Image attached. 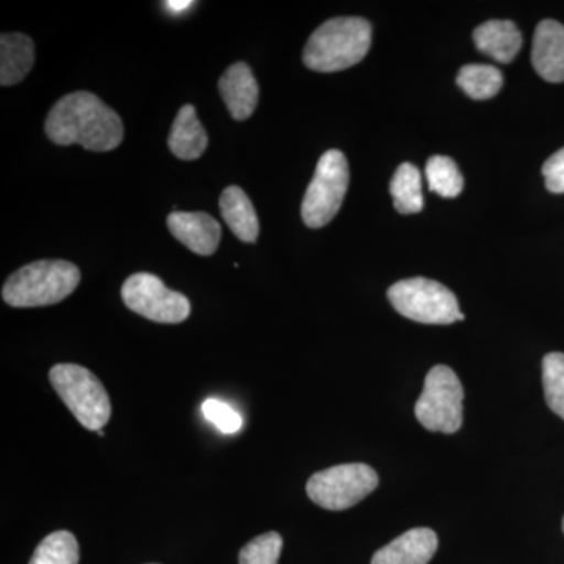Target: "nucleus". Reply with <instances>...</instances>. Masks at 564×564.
Segmentation results:
<instances>
[{
    "label": "nucleus",
    "mask_w": 564,
    "mask_h": 564,
    "mask_svg": "<svg viewBox=\"0 0 564 564\" xmlns=\"http://www.w3.org/2000/svg\"><path fill=\"white\" fill-rule=\"evenodd\" d=\"M165 6L169 7L170 11H182L192 7L193 2H191V0H187V2H176V0H172V2H165Z\"/></svg>",
    "instance_id": "nucleus-26"
},
{
    "label": "nucleus",
    "mask_w": 564,
    "mask_h": 564,
    "mask_svg": "<svg viewBox=\"0 0 564 564\" xmlns=\"http://www.w3.org/2000/svg\"><path fill=\"white\" fill-rule=\"evenodd\" d=\"M456 84L475 101L491 99L500 91L503 84V76L496 66L491 65H466L459 69Z\"/></svg>",
    "instance_id": "nucleus-19"
},
{
    "label": "nucleus",
    "mask_w": 564,
    "mask_h": 564,
    "mask_svg": "<svg viewBox=\"0 0 564 564\" xmlns=\"http://www.w3.org/2000/svg\"><path fill=\"white\" fill-rule=\"evenodd\" d=\"M280 533L269 532L254 538L239 554V564H278L282 552Z\"/></svg>",
    "instance_id": "nucleus-23"
},
{
    "label": "nucleus",
    "mask_w": 564,
    "mask_h": 564,
    "mask_svg": "<svg viewBox=\"0 0 564 564\" xmlns=\"http://www.w3.org/2000/svg\"><path fill=\"white\" fill-rule=\"evenodd\" d=\"M348 182L347 158L337 150L326 151L303 198L302 217L307 228H323L336 217L347 195Z\"/></svg>",
    "instance_id": "nucleus-7"
},
{
    "label": "nucleus",
    "mask_w": 564,
    "mask_h": 564,
    "mask_svg": "<svg viewBox=\"0 0 564 564\" xmlns=\"http://www.w3.org/2000/svg\"><path fill=\"white\" fill-rule=\"evenodd\" d=\"M35 62V46L24 33H2L0 36V84L2 87L20 84L31 73Z\"/></svg>",
    "instance_id": "nucleus-15"
},
{
    "label": "nucleus",
    "mask_w": 564,
    "mask_h": 564,
    "mask_svg": "<svg viewBox=\"0 0 564 564\" xmlns=\"http://www.w3.org/2000/svg\"><path fill=\"white\" fill-rule=\"evenodd\" d=\"M44 129L55 144H80L96 152L115 150L124 139L120 115L88 91L63 96L47 115Z\"/></svg>",
    "instance_id": "nucleus-1"
},
{
    "label": "nucleus",
    "mask_w": 564,
    "mask_h": 564,
    "mask_svg": "<svg viewBox=\"0 0 564 564\" xmlns=\"http://www.w3.org/2000/svg\"><path fill=\"white\" fill-rule=\"evenodd\" d=\"M463 384L454 370L433 367L415 403V417L429 432L454 434L463 425Z\"/></svg>",
    "instance_id": "nucleus-6"
},
{
    "label": "nucleus",
    "mask_w": 564,
    "mask_h": 564,
    "mask_svg": "<svg viewBox=\"0 0 564 564\" xmlns=\"http://www.w3.org/2000/svg\"><path fill=\"white\" fill-rule=\"evenodd\" d=\"M50 380L82 426L99 432L110 421L109 393L90 370L77 364H58L52 367Z\"/></svg>",
    "instance_id": "nucleus-4"
},
{
    "label": "nucleus",
    "mask_w": 564,
    "mask_h": 564,
    "mask_svg": "<svg viewBox=\"0 0 564 564\" xmlns=\"http://www.w3.org/2000/svg\"><path fill=\"white\" fill-rule=\"evenodd\" d=\"M203 413L207 421L214 423L225 434H234L242 429V415L236 413L229 404L220 402V400H206L203 403Z\"/></svg>",
    "instance_id": "nucleus-24"
},
{
    "label": "nucleus",
    "mask_w": 564,
    "mask_h": 564,
    "mask_svg": "<svg viewBox=\"0 0 564 564\" xmlns=\"http://www.w3.org/2000/svg\"><path fill=\"white\" fill-rule=\"evenodd\" d=\"M380 478L364 463L339 464L310 478L306 492L318 507L344 511L355 507L378 488Z\"/></svg>",
    "instance_id": "nucleus-8"
},
{
    "label": "nucleus",
    "mask_w": 564,
    "mask_h": 564,
    "mask_svg": "<svg viewBox=\"0 0 564 564\" xmlns=\"http://www.w3.org/2000/svg\"><path fill=\"white\" fill-rule=\"evenodd\" d=\"M218 88L234 120L245 121L254 113L259 102V85L247 63L229 66L220 77Z\"/></svg>",
    "instance_id": "nucleus-12"
},
{
    "label": "nucleus",
    "mask_w": 564,
    "mask_h": 564,
    "mask_svg": "<svg viewBox=\"0 0 564 564\" xmlns=\"http://www.w3.org/2000/svg\"><path fill=\"white\" fill-rule=\"evenodd\" d=\"M563 532H564V519H563Z\"/></svg>",
    "instance_id": "nucleus-27"
},
{
    "label": "nucleus",
    "mask_w": 564,
    "mask_h": 564,
    "mask_svg": "<svg viewBox=\"0 0 564 564\" xmlns=\"http://www.w3.org/2000/svg\"><path fill=\"white\" fill-rule=\"evenodd\" d=\"M425 173L430 191L437 193L443 198H456L463 192V174L451 158L433 155L426 162Z\"/></svg>",
    "instance_id": "nucleus-21"
},
{
    "label": "nucleus",
    "mask_w": 564,
    "mask_h": 564,
    "mask_svg": "<svg viewBox=\"0 0 564 564\" xmlns=\"http://www.w3.org/2000/svg\"><path fill=\"white\" fill-rule=\"evenodd\" d=\"M80 282V270L68 261H39L17 270L2 289L11 307H40L68 299Z\"/></svg>",
    "instance_id": "nucleus-3"
},
{
    "label": "nucleus",
    "mask_w": 564,
    "mask_h": 564,
    "mask_svg": "<svg viewBox=\"0 0 564 564\" xmlns=\"http://www.w3.org/2000/svg\"><path fill=\"white\" fill-rule=\"evenodd\" d=\"M388 299L393 310L410 321L425 325H452L464 321L455 293L441 282L426 278L395 282L388 291Z\"/></svg>",
    "instance_id": "nucleus-5"
},
{
    "label": "nucleus",
    "mask_w": 564,
    "mask_h": 564,
    "mask_svg": "<svg viewBox=\"0 0 564 564\" xmlns=\"http://www.w3.org/2000/svg\"><path fill=\"white\" fill-rule=\"evenodd\" d=\"M543 174L549 192L564 193V148L545 161Z\"/></svg>",
    "instance_id": "nucleus-25"
},
{
    "label": "nucleus",
    "mask_w": 564,
    "mask_h": 564,
    "mask_svg": "<svg viewBox=\"0 0 564 564\" xmlns=\"http://www.w3.org/2000/svg\"><path fill=\"white\" fill-rule=\"evenodd\" d=\"M372 44V25L364 18H334L307 40L303 62L317 73H337L358 65Z\"/></svg>",
    "instance_id": "nucleus-2"
},
{
    "label": "nucleus",
    "mask_w": 564,
    "mask_h": 564,
    "mask_svg": "<svg viewBox=\"0 0 564 564\" xmlns=\"http://www.w3.org/2000/svg\"><path fill=\"white\" fill-rule=\"evenodd\" d=\"M166 225L170 232L196 254L212 256L220 245V223L204 212L174 210Z\"/></svg>",
    "instance_id": "nucleus-10"
},
{
    "label": "nucleus",
    "mask_w": 564,
    "mask_h": 564,
    "mask_svg": "<svg viewBox=\"0 0 564 564\" xmlns=\"http://www.w3.org/2000/svg\"><path fill=\"white\" fill-rule=\"evenodd\" d=\"M393 207L403 215L417 214L423 209L422 177L413 163H402L391 181Z\"/></svg>",
    "instance_id": "nucleus-18"
},
{
    "label": "nucleus",
    "mask_w": 564,
    "mask_h": 564,
    "mask_svg": "<svg viewBox=\"0 0 564 564\" xmlns=\"http://www.w3.org/2000/svg\"><path fill=\"white\" fill-rule=\"evenodd\" d=\"M122 302L148 321L176 325L187 321L192 306L187 296L166 288L155 274L135 273L122 284Z\"/></svg>",
    "instance_id": "nucleus-9"
},
{
    "label": "nucleus",
    "mask_w": 564,
    "mask_h": 564,
    "mask_svg": "<svg viewBox=\"0 0 564 564\" xmlns=\"http://www.w3.org/2000/svg\"><path fill=\"white\" fill-rule=\"evenodd\" d=\"M545 403L564 419V352H549L543 359Z\"/></svg>",
    "instance_id": "nucleus-22"
},
{
    "label": "nucleus",
    "mask_w": 564,
    "mask_h": 564,
    "mask_svg": "<svg viewBox=\"0 0 564 564\" xmlns=\"http://www.w3.org/2000/svg\"><path fill=\"white\" fill-rule=\"evenodd\" d=\"M209 144L206 129L198 120L195 107L187 104L177 111L169 137L170 151L181 161H196Z\"/></svg>",
    "instance_id": "nucleus-14"
},
{
    "label": "nucleus",
    "mask_w": 564,
    "mask_h": 564,
    "mask_svg": "<svg viewBox=\"0 0 564 564\" xmlns=\"http://www.w3.org/2000/svg\"><path fill=\"white\" fill-rule=\"evenodd\" d=\"M79 556L76 536L61 530L41 541L29 564H79Z\"/></svg>",
    "instance_id": "nucleus-20"
},
{
    "label": "nucleus",
    "mask_w": 564,
    "mask_h": 564,
    "mask_svg": "<svg viewBox=\"0 0 564 564\" xmlns=\"http://www.w3.org/2000/svg\"><path fill=\"white\" fill-rule=\"evenodd\" d=\"M474 41L478 50L492 61L510 63L522 47V35L511 21H488L475 29Z\"/></svg>",
    "instance_id": "nucleus-16"
},
{
    "label": "nucleus",
    "mask_w": 564,
    "mask_h": 564,
    "mask_svg": "<svg viewBox=\"0 0 564 564\" xmlns=\"http://www.w3.org/2000/svg\"><path fill=\"white\" fill-rule=\"evenodd\" d=\"M223 220L237 239L254 243L259 237V218L247 193L237 185L225 188L220 196Z\"/></svg>",
    "instance_id": "nucleus-17"
},
{
    "label": "nucleus",
    "mask_w": 564,
    "mask_h": 564,
    "mask_svg": "<svg viewBox=\"0 0 564 564\" xmlns=\"http://www.w3.org/2000/svg\"><path fill=\"white\" fill-rule=\"evenodd\" d=\"M437 534L432 529L419 527L381 547L370 564H429L437 551Z\"/></svg>",
    "instance_id": "nucleus-13"
},
{
    "label": "nucleus",
    "mask_w": 564,
    "mask_h": 564,
    "mask_svg": "<svg viewBox=\"0 0 564 564\" xmlns=\"http://www.w3.org/2000/svg\"><path fill=\"white\" fill-rule=\"evenodd\" d=\"M533 68L552 84L564 82V25L544 20L534 31L532 46Z\"/></svg>",
    "instance_id": "nucleus-11"
}]
</instances>
